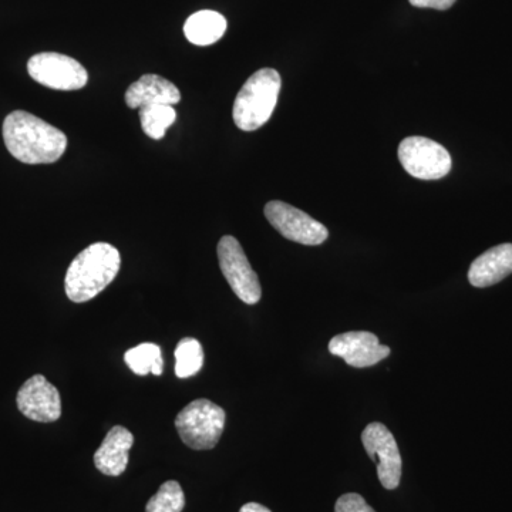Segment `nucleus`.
Segmentation results:
<instances>
[{
    "label": "nucleus",
    "mask_w": 512,
    "mask_h": 512,
    "mask_svg": "<svg viewBox=\"0 0 512 512\" xmlns=\"http://www.w3.org/2000/svg\"><path fill=\"white\" fill-rule=\"evenodd\" d=\"M3 140L9 153L25 164L56 163L67 148L63 131L22 110L3 121Z\"/></svg>",
    "instance_id": "1"
},
{
    "label": "nucleus",
    "mask_w": 512,
    "mask_h": 512,
    "mask_svg": "<svg viewBox=\"0 0 512 512\" xmlns=\"http://www.w3.org/2000/svg\"><path fill=\"white\" fill-rule=\"evenodd\" d=\"M120 266V252L113 245L106 242L90 245L67 269L64 279L67 298L76 303L92 301L116 279Z\"/></svg>",
    "instance_id": "2"
},
{
    "label": "nucleus",
    "mask_w": 512,
    "mask_h": 512,
    "mask_svg": "<svg viewBox=\"0 0 512 512\" xmlns=\"http://www.w3.org/2000/svg\"><path fill=\"white\" fill-rule=\"evenodd\" d=\"M281 86V76L274 69H261L249 77L239 90L232 113L239 130H258L271 119Z\"/></svg>",
    "instance_id": "3"
},
{
    "label": "nucleus",
    "mask_w": 512,
    "mask_h": 512,
    "mask_svg": "<svg viewBox=\"0 0 512 512\" xmlns=\"http://www.w3.org/2000/svg\"><path fill=\"white\" fill-rule=\"evenodd\" d=\"M227 414L218 404L198 399L184 407L175 419V429L185 446L192 450H211L225 429Z\"/></svg>",
    "instance_id": "4"
},
{
    "label": "nucleus",
    "mask_w": 512,
    "mask_h": 512,
    "mask_svg": "<svg viewBox=\"0 0 512 512\" xmlns=\"http://www.w3.org/2000/svg\"><path fill=\"white\" fill-rule=\"evenodd\" d=\"M218 259H220L222 275L242 302L255 305L261 301V282L249 264L238 239L231 235L222 237L218 244Z\"/></svg>",
    "instance_id": "5"
},
{
    "label": "nucleus",
    "mask_w": 512,
    "mask_h": 512,
    "mask_svg": "<svg viewBox=\"0 0 512 512\" xmlns=\"http://www.w3.org/2000/svg\"><path fill=\"white\" fill-rule=\"evenodd\" d=\"M399 160L404 170L419 180H440L451 170L450 153L426 137L404 138L399 146Z\"/></svg>",
    "instance_id": "6"
},
{
    "label": "nucleus",
    "mask_w": 512,
    "mask_h": 512,
    "mask_svg": "<svg viewBox=\"0 0 512 512\" xmlns=\"http://www.w3.org/2000/svg\"><path fill=\"white\" fill-rule=\"evenodd\" d=\"M28 72L35 82L62 92L83 89L89 82L83 64L60 53H37L29 60Z\"/></svg>",
    "instance_id": "7"
},
{
    "label": "nucleus",
    "mask_w": 512,
    "mask_h": 512,
    "mask_svg": "<svg viewBox=\"0 0 512 512\" xmlns=\"http://www.w3.org/2000/svg\"><path fill=\"white\" fill-rule=\"evenodd\" d=\"M264 211L269 224L289 241L315 247V245L323 244L329 237V231L325 225L313 220L311 215L286 204V202H268Z\"/></svg>",
    "instance_id": "8"
},
{
    "label": "nucleus",
    "mask_w": 512,
    "mask_h": 512,
    "mask_svg": "<svg viewBox=\"0 0 512 512\" xmlns=\"http://www.w3.org/2000/svg\"><path fill=\"white\" fill-rule=\"evenodd\" d=\"M363 447L375 461L377 476L386 490H396L402 480V456L390 430L382 423H370L362 433Z\"/></svg>",
    "instance_id": "9"
},
{
    "label": "nucleus",
    "mask_w": 512,
    "mask_h": 512,
    "mask_svg": "<svg viewBox=\"0 0 512 512\" xmlns=\"http://www.w3.org/2000/svg\"><path fill=\"white\" fill-rule=\"evenodd\" d=\"M20 413L37 423H53L62 416L59 390L45 376L30 377L16 397Z\"/></svg>",
    "instance_id": "10"
},
{
    "label": "nucleus",
    "mask_w": 512,
    "mask_h": 512,
    "mask_svg": "<svg viewBox=\"0 0 512 512\" xmlns=\"http://www.w3.org/2000/svg\"><path fill=\"white\" fill-rule=\"evenodd\" d=\"M330 355L342 357L349 366L363 369L372 367L390 356V348L380 345L370 332H348L335 336L329 342Z\"/></svg>",
    "instance_id": "11"
},
{
    "label": "nucleus",
    "mask_w": 512,
    "mask_h": 512,
    "mask_svg": "<svg viewBox=\"0 0 512 512\" xmlns=\"http://www.w3.org/2000/svg\"><path fill=\"white\" fill-rule=\"evenodd\" d=\"M133 444L134 436L130 430L123 426L113 427L94 454V466L104 476H121L128 466V454Z\"/></svg>",
    "instance_id": "12"
},
{
    "label": "nucleus",
    "mask_w": 512,
    "mask_h": 512,
    "mask_svg": "<svg viewBox=\"0 0 512 512\" xmlns=\"http://www.w3.org/2000/svg\"><path fill=\"white\" fill-rule=\"evenodd\" d=\"M512 274V244L498 245L478 256L468 271V281L476 288H488Z\"/></svg>",
    "instance_id": "13"
},
{
    "label": "nucleus",
    "mask_w": 512,
    "mask_h": 512,
    "mask_svg": "<svg viewBox=\"0 0 512 512\" xmlns=\"http://www.w3.org/2000/svg\"><path fill=\"white\" fill-rule=\"evenodd\" d=\"M180 101L181 92L178 87L157 74H144L126 92V103L130 109H140L150 104L174 106Z\"/></svg>",
    "instance_id": "14"
},
{
    "label": "nucleus",
    "mask_w": 512,
    "mask_h": 512,
    "mask_svg": "<svg viewBox=\"0 0 512 512\" xmlns=\"http://www.w3.org/2000/svg\"><path fill=\"white\" fill-rule=\"evenodd\" d=\"M227 19L215 10H200L187 19L185 37L195 46H210L217 43L227 32Z\"/></svg>",
    "instance_id": "15"
},
{
    "label": "nucleus",
    "mask_w": 512,
    "mask_h": 512,
    "mask_svg": "<svg viewBox=\"0 0 512 512\" xmlns=\"http://www.w3.org/2000/svg\"><path fill=\"white\" fill-rule=\"evenodd\" d=\"M124 360L131 372L138 376H147L148 373L161 376L164 370L163 355L156 343H141L136 348L127 350Z\"/></svg>",
    "instance_id": "16"
},
{
    "label": "nucleus",
    "mask_w": 512,
    "mask_h": 512,
    "mask_svg": "<svg viewBox=\"0 0 512 512\" xmlns=\"http://www.w3.org/2000/svg\"><path fill=\"white\" fill-rule=\"evenodd\" d=\"M177 113L168 104H150L140 107L141 127L144 133L153 140L164 138L167 128L173 126Z\"/></svg>",
    "instance_id": "17"
},
{
    "label": "nucleus",
    "mask_w": 512,
    "mask_h": 512,
    "mask_svg": "<svg viewBox=\"0 0 512 512\" xmlns=\"http://www.w3.org/2000/svg\"><path fill=\"white\" fill-rule=\"evenodd\" d=\"M204 366V349L197 339L184 338L175 349V375L180 379L195 376Z\"/></svg>",
    "instance_id": "18"
},
{
    "label": "nucleus",
    "mask_w": 512,
    "mask_h": 512,
    "mask_svg": "<svg viewBox=\"0 0 512 512\" xmlns=\"http://www.w3.org/2000/svg\"><path fill=\"white\" fill-rule=\"evenodd\" d=\"M185 507V495L177 481H165L156 494L148 500L146 512H181Z\"/></svg>",
    "instance_id": "19"
},
{
    "label": "nucleus",
    "mask_w": 512,
    "mask_h": 512,
    "mask_svg": "<svg viewBox=\"0 0 512 512\" xmlns=\"http://www.w3.org/2000/svg\"><path fill=\"white\" fill-rule=\"evenodd\" d=\"M335 512H376L366 503L362 495L349 493L336 501Z\"/></svg>",
    "instance_id": "20"
},
{
    "label": "nucleus",
    "mask_w": 512,
    "mask_h": 512,
    "mask_svg": "<svg viewBox=\"0 0 512 512\" xmlns=\"http://www.w3.org/2000/svg\"><path fill=\"white\" fill-rule=\"evenodd\" d=\"M409 2L414 8L447 10L450 9L457 0H409Z\"/></svg>",
    "instance_id": "21"
},
{
    "label": "nucleus",
    "mask_w": 512,
    "mask_h": 512,
    "mask_svg": "<svg viewBox=\"0 0 512 512\" xmlns=\"http://www.w3.org/2000/svg\"><path fill=\"white\" fill-rule=\"evenodd\" d=\"M239 512H272L269 508L264 507L262 504L258 503H248L245 504L244 507L239 510Z\"/></svg>",
    "instance_id": "22"
}]
</instances>
